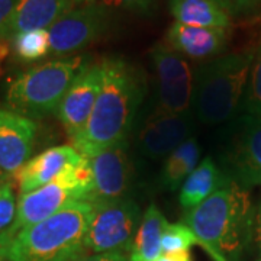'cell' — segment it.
Here are the masks:
<instances>
[{"instance_id": "30bf717a", "label": "cell", "mask_w": 261, "mask_h": 261, "mask_svg": "<svg viewBox=\"0 0 261 261\" xmlns=\"http://www.w3.org/2000/svg\"><path fill=\"white\" fill-rule=\"evenodd\" d=\"M151 58L157 74L160 109L177 115L190 113L195 75L186 58L167 44H157Z\"/></svg>"}, {"instance_id": "52a82bcc", "label": "cell", "mask_w": 261, "mask_h": 261, "mask_svg": "<svg viewBox=\"0 0 261 261\" xmlns=\"http://www.w3.org/2000/svg\"><path fill=\"white\" fill-rule=\"evenodd\" d=\"M140 222V205L132 199L122 197L93 203L86 233V250L94 254L130 251Z\"/></svg>"}, {"instance_id": "7c38bea8", "label": "cell", "mask_w": 261, "mask_h": 261, "mask_svg": "<svg viewBox=\"0 0 261 261\" xmlns=\"http://www.w3.org/2000/svg\"><path fill=\"white\" fill-rule=\"evenodd\" d=\"M193 132L192 113L177 115L157 108L141 126L137 148L149 160L167 159Z\"/></svg>"}, {"instance_id": "277c9868", "label": "cell", "mask_w": 261, "mask_h": 261, "mask_svg": "<svg viewBox=\"0 0 261 261\" xmlns=\"http://www.w3.org/2000/svg\"><path fill=\"white\" fill-rule=\"evenodd\" d=\"M252 53L218 57L199 67L195 74L192 109L197 121L218 125L238 112L251 68Z\"/></svg>"}, {"instance_id": "484cf974", "label": "cell", "mask_w": 261, "mask_h": 261, "mask_svg": "<svg viewBox=\"0 0 261 261\" xmlns=\"http://www.w3.org/2000/svg\"><path fill=\"white\" fill-rule=\"evenodd\" d=\"M157 0H97L96 3L102 5L106 9H121L134 12L140 15H149L155 8Z\"/></svg>"}, {"instance_id": "4316f807", "label": "cell", "mask_w": 261, "mask_h": 261, "mask_svg": "<svg viewBox=\"0 0 261 261\" xmlns=\"http://www.w3.org/2000/svg\"><path fill=\"white\" fill-rule=\"evenodd\" d=\"M228 13L241 15L261 6V0H216Z\"/></svg>"}, {"instance_id": "2e32d148", "label": "cell", "mask_w": 261, "mask_h": 261, "mask_svg": "<svg viewBox=\"0 0 261 261\" xmlns=\"http://www.w3.org/2000/svg\"><path fill=\"white\" fill-rule=\"evenodd\" d=\"M228 39L226 29L199 28L174 22L166 34V44L180 56L205 60L224 51Z\"/></svg>"}, {"instance_id": "7a4b0ae2", "label": "cell", "mask_w": 261, "mask_h": 261, "mask_svg": "<svg viewBox=\"0 0 261 261\" xmlns=\"http://www.w3.org/2000/svg\"><path fill=\"white\" fill-rule=\"evenodd\" d=\"M181 224L214 261H241L255 231V211L247 189L231 178L203 203L189 211Z\"/></svg>"}, {"instance_id": "e575fe53", "label": "cell", "mask_w": 261, "mask_h": 261, "mask_svg": "<svg viewBox=\"0 0 261 261\" xmlns=\"http://www.w3.org/2000/svg\"><path fill=\"white\" fill-rule=\"evenodd\" d=\"M260 261H261V260H260Z\"/></svg>"}, {"instance_id": "83f0119b", "label": "cell", "mask_w": 261, "mask_h": 261, "mask_svg": "<svg viewBox=\"0 0 261 261\" xmlns=\"http://www.w3.org/2000/svg\"><path fill=\"white\" fill-rule=\"evenodd\" d=\"M18 0H0V42L9 39V23Z\"/></svg>"}, {"instance_id": "e0dca14e", "label": "cell", "mask_w": 261, "mask_h": 261, "mask_svg": "<svg viewBox=\"0 0 261 261\" xmlns=\"http://www.w3.org/2000/svg\"><path fill=\"white\" fill-rule=\"evenodd\" d=\"M74 8L71 0H18L10 19L9 38L28 31L49 29Z\"/></svg>"}, {"instance_id": "ac0fdd59", "label": "cell", "mask_w": 261, "mask_h": 261, "mask_svg": "<svg viewBox=\"0 0 261 261\" xmlns=\"http://www.w3.org/2000/svg\"><path fill=\"white\" fill-rule=\"evenodd\" d=\"M229 178L225 176L212 157H206L199 163V166L192 171V174L185 180L180 187L178 202L180 206L189 212L196 206L203 203L207 197L219 190Z\"/></svg>"}, {"instance_id": "4fadbf2b", "label": "cell", "mask_w": 261, "mask_h": 261, "mask_svg": "<svg viewBox=\"0 0 261 261\" xmlns=\"http://www.w3.org/2000/svg\"><path fill=\"white\" fill-rule=\"evenodd\" d=\"M102 87L100 63H87L75 75L71 86L57 108V118L73 138L87 123Z\"/></svg>"}, {"instance_id": "44dd1931", "label": "cell", "mask_w": 261, "mask_h": 261, "mask_svg": "<svg viewBox=\"0 0 261 261\" xmlns=\"http://www.w3.org/2000/svg\"><path fill=\"white\" fill-rule=\"evenodd\" d=\"M200 152V145L196 137H190L183 144H180L164 161L160 177L161 186L171 192L181 187L185 180L199 166Z\"/></svg>"}, {"instance_id": "836d02e7", "label": "cell", "mask_w": 261, "mask_h": 261, "mask_svg": "<svg viewBox=\"0 0 261 261\" xmlns=\"http://www.w3.org/2000/svg\"><path fill=\"white\" fill-rule=\"evenodd\" d=\"M6 178H8V176H5V174H3V173L0 171V185H2V183H3V181L6 180Z\"/></svg>"}, {"instance_id": "1f68e13d", "label": "cell", "mask_w": 261, "mask_h": 261, "mask_svg": "<svg viewBox=\"0 0 261 261\" xmlns=\"http://www.w3.org/2000/svg\"><path fill=\"white\" fill-rule=\"evenodd\" d=\"M255 232H257V241L260 244L261 250V203L255 211Z\"/></svg>"}, {"instance_id": "9c48e42d", "label": "cell", "mask_w": 261, "mask_h": 261, "mask_svg": "<svg viewBox=\"0 0 261 261\" xmlns=\"http://www.w3.org/2000/svg\"><path fill=\"white\" fill-rule=\"evenodd\" d=\"M108 25L109 13L102 5L75 6L48 29L49 54L65 57L82 51L102 38Z\"/></svg>"}, {"instance_id": "d4e9b609", "label": "cell", "mask_w": 261, "mask_h": 261, "mask_svg": "<svg viewBox=\"0 0 261 261\" xmlns=\"http://www.w3.org/2000/svg\"><path fill=\"white\" fill-rule=\"evenodd\" d=\"M245 109L250 115L261 118V42L252 58L245 90Z\"/></svg>"}, {"instance_id": "d6a6232c", "label": "cell", "mask_w": 261, "mask_h": 261, "mask_svg": "<svg viewBox=\"0 0 261 261\" xmlns=\"http://www.w3.org/2000/svg\"><path fill=\"white\" fill-rule=\"evenodd\" d=\"M74 3L75 6H83V5H92V3H96L97 0H71Z\"/></svg>"}, {"instance_id": "9a60e30c", "label": "cell", "mask_w": 261, "mask_h": 261, "mask_svg": "<svg viewBox=\"0 0 261 261\" xmlns=\"http://www.w3.org/2000/svg\"><path fill=\"white\" fill-rule=\"evenodd\" d=\"M82 159L83 155L71 145L53 147L29 159L13 178L20 195H25L57 180Z\"/></svg>"}, {"instance_id": "cb8c5ba5", "label": "cell", "mask_w": 261, "mask_h": 261, "mask_svg": "<svg viewBox=\"0 0 261 261\" xmlns=\"http://www.w3.org/2000/svg\"><path fill=\"white\" fill-rule=\"evenodd\" d=\"M18 200L13 180L8 177L0 185V233L13 237V225L16 221Z\"/></svg>"}, {"instance_id": "d6986e66", "label": "cell", "mask_w": 261, "mask_h": 261, "mask_svg": "<svg viewBox=\"0 0 261 261\" xmlns=\"http://www.w3.org/2000/svg\"><path fill=\"white\" fill-rule=\"evenodd\" d=\"M168 10L176 22L199 28L228 29L229 13L216 0H170Z\"/></svg>"}, {"instance_id": "f1b7e54d", "label": "cell", "mask_w": 261, "mask_h": 261, "mask_svg": "<svg viewBox=\"0 0 261 261\" xmlns=\"http://www.w3.org/2000/svg\"><path fill=\"white\" fill-rule=\"evenodd\" d=\"M79 261H129L126 258L125 252L121 251H109V252H99L90 257H84Z\"/></svg>"}, {"instance_id": "5b68a950", "label": "cell", "mask_w": 261, "mask_h": 261, "mask_svg": "<svg viewBox=\"0 0 261 261\" xmlns=\"http://www.w3.org/2000/svg\"><path fill=\"white\" fill-rule=\"evenodd\" d=\"M87 63V57L75 56L31 67L10 82L6 90L9 111L31 119L56 112L75 75Z\"/></svg>"}, {"instance_id": "ba28073f", "label": "cell", "mask_w": 261, "mask_h": 261, "mask_svg": "<svg viewBox=\"0 0 261 261\" xmlns=\"http://www.w3.org/2000/svg\"><path fill=\"white\" fill-rule=\"evenodd\" d=\"M229 129L224 148L225 176L247 190L261 186V118L244 115Z\"/></svg>"}, {"instance_id": "6da1fadb", "label": "cell", "mask_w": 261, "mask_h": 261, "mask_svg": "<svg viewBox=\"0 0 261 261\" xmlns=\"http://www.w3.org/2000/svg\"><path fill=\"white\" fill-rule=\"evenodd\" d=\"M100 67L102 87L93 111L83 129L71 138L73 147L86 159L126 140L142 99L140 73L129 63L108 57Z\"/></svg>"}, {"instance_id": "3957f363", "label": "cell", "mask_w": 261, "mask_h": 261, "mask_svg": "<svg viewBox=\"0 0 261 261\" xmlns=\"http://www.w3.org/2000/svg\"><path fill=\"white\" fill-rule=\"evenodd\" d=\"M90 211L89 202L77 200L20 229L12 238L9 261H79L86 251Z\"/></svg>"}, {"instance_id": "8fae6325", "label": "cell", "mask_w": 261, "mask_h": 261, "mask_svg": "<svg viewBox=\"0 0 261 261\" xmlns=\"http://www.w3.org/2000/svg\"><path fill=\"white\" fill-rule=\"evenodd\" d=\"M92 186L87 202L90 205L126 197L130 185V163L126 140L89 159Z\"/></svg>"}, {"instance_id": "5bb4252c", "label": "cell", "mask_w": 261, "mask_h": 261, "mask_svg": "<svg viewBox=\"0 0 261 261\" xmlns=\"http://www.w3.org/2000/svg\"><path fill=\"white\" fill-rule=\"evenodd\" d=\"M37 123L23 115L0 109V171L13 178L31 159Z\"/></svg>"}, {"instance_id": "f546056e", "label": "cell", "mask_w": 261, "mask_h": 261, "mask_svg": "<svg viewBox=\"0 0 261 261\" xmlns=\"http://www.w3.org/2000/svg\"><path fill=\"white\" fill-rule=\"evenodd\" d=\"M154 261H192V255L189 251L163 252L159 258Z\"/></svg>"}, {"instance_id": "8992f818", "label": "cell", "mask_w": 261, "mask_h": 261, "mask_svg": "<svg viewBox=\"0 0 261 261\" xmlns=\"http://www.w3.org/2000/svg\"><path fill=\"white\" fill-rule=\"evenodd\" d=\"M92 186V170L89 159L80 160L64 174L45 186L19 196L13 237L23 228L35 225L60 212L67 205L87 202Z\"/></svg>"}, {"instance_id": "7402d4cb", "label": "cell", "mask_w": 261, "mask_h": 261, "mask_svg": "<svg viewBox=\"0 0 261 261\" xmlns=\"http://www.w3.org/2000/svg\"><path fill=\"white\" fill-rule=\"evenodd\" d=\"M13 49L18 60L23 63H34L47 57L49 54L48 29H35L15 35Z\"/></svg>"}, {"instance_id": "ffe728a7", "label": "cell", "mask_w": 261, "mask_h": 261, "mask_svg": "<svg viewBox=\"0 0 261 261\" xmlns=\"http://www.w3.org/2000/svg\"><path fill=\"white\" fill-rule=\"evenodd\" d=\"M167 219L157 205H149L141 218L138 231L135 233L129 261H154L161 255V237L167 228Z\"/></svg>"}, {"instance_id": "4dcf8cb0", "label": "cell", "mask_w": 261, "mask_h": 261, "mask_svg": "<svg viewBox=\"0 0 261 261\" xmlns=\"http://www.w3.org/2000/svg\"><path fill=\"white\" fill-rule=\"evenodd\" d=\"M12 235L0 233V261H9V250L12 243Z\"/></svg>"}, {"instance_id": "603a6c76", "label": "cell", "mask_w": 261, "mask_h": 261, "mask_svg": "<svg viewBox=\"0 0 261 261\" xmlns=\"http://www.w3.org/2000/svg\"><path fill=\"white\" fill-rule=\"evenodd\" d=\"M199 245L193 231L185 224H168L161 237V250L164 252L189 251Z\"/></svg>"}]
</instances>
